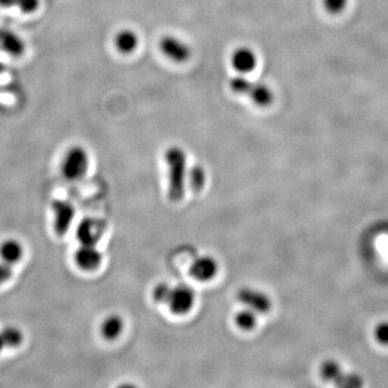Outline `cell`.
<instances>
[{"label":"cell","instance_id":"6da1fadb","mask_svg":"<svg viewBox=\"0 0 388 388\" xmlns=\"http://www.w3.org/2000/svg\"><path fill=\"white\" fill-rule=\"evenodd\" d=\"M167 172H169V198L173 202H179L184 199L186 193L187 154L184 149L179 147H172L165 153Z\"/></svg>","mask_w":388,"mask_h":388},{"label":"cell","instance_id":"7a4b0ae2","mask_svg":"<svg viewBox=\"0 0 388 388\" xmlns=\"http://www.w3.org/2000/svg\"><path fill=\"white\" fill-rule=\"evenodd\" d=\"M230 89L234 93L246 95L259 107L270 106L274 100L273 91L261 83H253L244 75H236L230 80Z\"/></svg>","mask_w":388,"mask_h":388},{"label":"cell","instance_id":"3957f363","mask_svg":"<svg viewBox=\"0 0 388 388\" xmlns=\"http://www.w3.org/2000/svg\"><path fill=\"white\" fill-rule=\"evenodd\" d=\"M90 165L88 151L81 146H73L65 153L62 161V175L68 182H77L85 177Z\"/></svg>","mask_w":388,"mask_h":388},{"label":"cell","instance_id":"277c9868","mask_svg":"<svg viewBox=\"0 0 388 388\" xmlns=\"http://www.w3.org/2000/svg\"><path fill=\"white\" fill-rule=\"evenodd\" d=\"M196 302V293L187 285L173 287L167 305L172 313L176 315H184L189 313Z\"/></svg>","mask_w":388,"mask_h":388},{"label":"cell","instance_id":"5b68a950","mask_svg":"<svg viewBox=\"0 0 388 388\" xmlns=\"http://www.w3.org/2000/svg\"><path fill=\"white\" fill-rule=\"evenodd\" d=\"M106 224L96 218H85L78 224L75 236L83 245H96L104 236Z\"/></svg>","mask_w":388,"mask_h":388},{"label":"cell","instance_id":"8992f818","mask_svg":"<svg viewBox=\"0 0 388 388\" xmlns=\"http://www.w3.org/2000/svg\"><path fill=\"white\" fill-rule=\"evenodd\" d=\"M163 56L172 62L186 63L191 58V49L184 41L175 36H163L159 43Z\"/></svg>","mask_w":388,"mask_h":388},{"label":"cell","instance_id":"52a82bcc","mask_svg":"<svg viewBox=\"0 0 388 388\" xmlns=\"http://www.w3.org/2000/svg\"><path fill=\"white\" fill-rule=\"evenodd\" d=\"M238 299L245 308L255 310L257 314L268 313L272 308V300L263 291L258 289L244 287L238 293Z\"/></svg>","mask_w":388,"mask_h":388},{"label":"cell","instance_id":"ba28073f","mask_svg":"<svg viewBox=\"0 0 388 388\" xmlns=\"http://www.w3.org/2000/svg\"><path fill=\"white\" fill-rule=\"evenodd\" d=\"M54 213V230L58 236H64L75 219V209L67 201H54L52 204Z\"/></svg>","mask_w":388,"mask_h":388},{"label":"cell","instance_id":"9c48e42d","mask_svg":"<svg viewBox=\"0 0 388 388\" xmlns=\"http://www.w3.org/2000/svg\"><path fill=\"white\" fill-rule=\"evenodd\" d=\"M75 266L85 272L95 271L103 261L102 253L96 245H83L77 248L73 255Z\"/></svg>","mask_w":388,"mask_h":388},{"label":"cell","instance_id":"30bf717a","mask_svg":"<svg viewBox=\"0 0 388 388\" xmlns=\"http://www.w3.org/2000/svg\"><path fill=\"white\" fill-rule=\"evenodd\" d=\"M219 266L211 256H201L191 263L189 272L194 280L209 282L217 276Z\"/></svg>","mask_w":388,"mask_h":388},{"label":"cell","instance_id":"8fae6325","mask_svg":"<svg viewBox=\"0 0 388 388\" xmlns=\"http://www.w3.org/2000/svg\"><path fill=\"white\" fill-rule=\"evenodd\" d=\"M231 64L241 75H246L255 70L258 65V58L251 48L240 47L233 52Z\"/></svg>","mask_w":388,"mask_h":388},{"label":"cell","instance_id":"7c38bea8","mask_svg":"<svg viewBox=\"0 0 388 388\" xmlns=\"http://www.w3.org/2000/svg\"><path fill=\"white\" fill-rule=\"evenodd\" d=\"M0 49L14 58H19L24 54L25 43L14 31L0 29Z\"/></svg>","mask_w":388,"mask_h":388},{"label":"cell","instance_id":"4fadbf2b","mask_svg":"<svg viewBox=\"0 0 388 388\" xmlns=\"http://www.w3.org/2000/svg\"><path fill=\"white\" fill-rule=\"evenodd\" d=\"M24 256V247L20 241L16 238H8L0 244V260L14 266L22 260Z\"/></svg>","mask_w":388,"mask_h":388},{"label":"cell","instance_id":"5bb4252c","mask_svg":"<svg viewBox=\"0 0 388 388\" xmlns=\"http://www.w3.org/2000/svg\"><path fill=\"white\" fill-rule=\"evenodd\" d=\"M123 328H125V323L122 318L117 314H111L103 320L100 331L105 340L113 341L120 337Z\"/></svg>","mask_w":388,"mask_h":388},{"label":"cell","instance_id":"9a60e30c","mask_svg":"<svg viewBox=\"0 0 388 388\" xmlns=\"http://www.w3.org/2000/svg\"><path fill=\"white\" fill-rule=\"evenodd\" d=\"M140 45V38L135 31L131 29H122L115 38V46L120 53L131 54Z\"/></svg>","mask_w":388,"mask_h":388},{"label":"cell","instance_id":"2e32d148","mask_svg":"<svg viewBox=\"0 0 388 388\" xmlns=\"http://www.w3.org/2000/svg\"><path fill=\"white\" fill-rule=\"evenodd\" d=\"M236 324L244 331L253 330L257 325V313L251 308H245L236 315Z\"/></svg>","mask_w":388,"mask_h":388},{"label":"cell","instance_id":"e0dca14e","mask_svg":"<svg viewBox=\"0 0 388 388\" xmlns=\"http://www.w3.org/2000/svg\"><path fill=\"white\" fill-rule=\"evenodd\" d=\"M206 182V173L201 165L191 167L187 176V184L190 186L193 191H200Z\"/></svg>","mask_w":388,"mask_h":388},{"label":"cell","instance_id":"ac0fdd59","mask_svg":"<svg viewBox=\"0 0 388 388\" xmlns=\"http://www.w3.org/2000/svg\"><path fill=\"white\" fill-rule=\"evenodd\" d=\"M0 335L3 337L6 347H18V346L22 344L23 340H24V335H23L22 331L18 327H5L3 330L0 331Z\"/></svg>","mask_w":388,"mask_h":388},{"label":"cell","instance_id":"d6986e66","mask_svg":"<svg viewBox=\"0 0 388 388\" xmlns=\"http://www.w3.org/2000/svg\"><path fill=\"white\" fill-rule=\"evenodd\" d=\"M172 289H173V287L169 286L167 283H159V284L155 285L153 287L152 293H151L153 301L159 304H167Z\"/></svg>","mask_w":388,"mask_h":388},{"label":"cell","instance_id":"ffe728a7","mask_svg":"<svg viewBox=\"0 0 388 388\" xmlns=\"http://www.w3.org/2000/svg\"><path fill=\"white\" fill-rule=\"evenodd\" d=\"M348 0H323L325 10L330 14H340L347 7Z\"/></svg>","mask_w":388,"mask_h":388},{"label":"cell","instance_id":"44dd1931","mask_svg":"<svg viewBox=\"0 0 388 388\" xmlns=\"http://www.w3.org/2000/svg\"><path fill=\"white\" fill-rule=\"evenodd\" d=\"M16 6L23 14H33L39 7V0H18Z\"/></svg>","mask_w":388,"mask_h":388},{"label":"cell","instance_id":"7402d4cb","mask_svg":"<svg viewBox=\"0 0 388 388\" xmlns=\"http://www.w3.org/2000/svg\"><path fill=\"white\" fill-rule=\"evenodd\" d=\"M12 276H14L12 266L6 263V262L0 261V286L11 280Z\"/></svg>","mask_w":388,"mask_h":388},{"label":"cell","instance_id":"603a6c76","mask_svg":"<svg viewBox=\"0 0 388 388\" xmlns=\"http://www.w3.org/2000/svg\"><path fill=\"white\" fill-rule=\"evenodd\" d=\"M18 0H0V6L3 7H12V6H16Z\"/></svg>","mask_w":388,"mask_h":388},{"label":"cell","instance_id":"cb8c5ba5","mask_svg":"<svg viewBox=\"0 0 388 388\" xmlns=\"http://www.w3.org/2000/svg\"><path fill=\"white\" fill-rule=\"evenodd\" d=\"M5 343H4L3 337H1V335H0V353H1V351H3L4 348H5Z\"/></svg>","mask_w":388,"mask_h":388},{"label":"cell","instance_id":"d4e9b609","mask_svg":"<svg viewBox=\"0 0 388 388\" xmlns=\"http://www.w3.org/2000/svg\"><path fill=\"white\" fill-rule=\"evenodd\" d=\"M4 71V65L0 63V75H1V73Z\"/></svg>","mask_w":388,"mask_h":388}]
</instances>
